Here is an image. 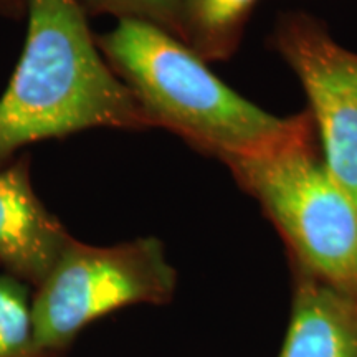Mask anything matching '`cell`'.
<instances>
[{
    "instance_id": "cell-1",
    "label": "cell",
    "mask_w": 357,
    "mask_h": 357,
    "mask_svg": "<svg viewBox=\"0 0 357 357\" xmlns=\"http://www.w3.org/2000/svg\"><path fill=\"white\" fill-rule=\"evenodd\" d=\"M26 37L0 96V166L22 147L84 129L154 128L102 56L82 0H24Z\"/></svg>"
},
{
    "instance_id": "cell-2",
    "label": "cell",
    "mask_w": 357,
    "mask_h": 357,
    "mask_svg": "<svg viewBox=\"0 0 357 357\" xmlns=\"http://www.w3.org/2000/svg\"><path fill=\"white\" fill-rule=\"evenodd\" d=\"M96 42L154 128L220 162L273 151L312 124L310 111L261 109L223 83L184 40L149 22L121 19Z\"/></svg>"
},
{
    "instance_id": "cell-3",
    "label": "cell",
    "mask_w": 357,
    "mask_h": 357,
    "mask_svg": "<svg viewBox=\"0 0 357 357\" xmlns=\"http://www.w3.org/2000/svg\"><path fill=\"white\" fill-rule=\"evenodd\" d=\"M223 164L275 223L296 266L357 298V204L326 166L314 123L273 151Z\"/></svg>"
},
{
    "instance_id": "cell-4",
    "label": "cell",
    "mask_w": 357,
    "mask_h": 357,
    "mask_svg": "<svg viewBox=\"0 0 357 357\" xmlns=\"http://www.w3.org/2000/svg\"><path fill=\"white\" fill-rule=\"evenodd\" d=\"M176 270L154 236L95 247L71 238L33 298V347H63L93 321L172 298Z\"/></svg>"
},
{
    "instance_id": "cell-5",
    "label": "cell",
    "mask_w": 357,
    "mask_h": 357,
    "mask_svg": "<svg viewBox=\"0 0 357 357\" xmlns=\"http://www.w3.org/2000/svg\"><path fill=\"white\" fill-rule=\"evenodd\" d=\"M271 43L306 93L326 166L357 204V53L306 12L283 13Z\"/></svg>"
},
{
    "instance_id": "cell-6",
    "label": "cell",
    "mask_w": 357,
    "mask_h": 357,
    "mask_svg": "<svg viewBox=\"0 0 357 357\" xmlns=\"http://www.w3.org/2000/svg\"><path fill=\"white\" fill-rule=\"evenodd\" d=\"M71 236L35 194L29 158L0 171V265L8 275L38 284Z\"/></svg>"
},
{
    "instance_id": "cell-7",
    "label": "cell",
    "mask_w": 357,
    "mask_h": 357,
    "mask_svg": "<svg viewBox=\"0 0 357 357\" xmlns=\"http://www.w3.org/2000/svg\"><path fill=\"white\" fill-rule=\"evenodd\" d=\"M280 357H357V298L298 268Z\"/></svg>"
},
{
    "instance_id": "cell-8",
    "label": "cell",
    "mask_w": 357,
    "mask_h": 357,
    "mask_svg": "<svg viewBox=\"0 0 357 357\" xmlns=\"http://www.w3.org/2000/svg\"><path fill=\"white\" fill-rule=\"evenodd\" d=\"M258 0H182V40L205 61L229 60L238 50Z\"/></svg>"
},
{
    "instance_id": "cell-9",
    "label": "cell",
    "mask_w": 357,
    "mask_h": 357,
    "mask_svg": "<svg viewBox=\"0 0 357 357\" xmlns=\"http://www.w3.org/2000/svg\"><path fill=\"white\" fill-rule=\"evenodd\" d=\"M33 347V301L25 281L0 275V357H20Z\"/></svg>"
},
{
    "instance_id": "cell-10",
    "label": "cell",
    "mask_w": 357,
    "mask_h": 357,
    "mask_svg": "<svg viewBox=\"0 0 357 357\" xmlns=\"http://www.w3.org/2000/svg\"><path fill=\"white\" fill-rule=\"evenodd\" d=\"M82 3L93 13L149 22L182 38V0H82Z\"/></svg>"
},
{
    "instance_id": "cell-11",
    "label": "cell",
    "mask_w": 357,
    "mask_h": 357,
    "mask_svg": "<svg viewBox=\"0 0 357 357\" xmlns=\"http://www.w3.org/2000/svg\"><path fill=\"white\" fill-rule=\"evenodd\" d=\"M24 7V0H0V8H8V10H19Z\"/></svg>"
}]
</instances>
